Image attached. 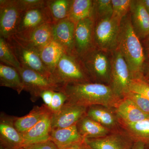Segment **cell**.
<instances>
[{
	"instance_id": "cell-1",
	"label": "cell",
	"mask_w": 149,
	"mask_h": 149,
	"mask_svg": "<svg viewBox=\"0 0 149 149\" xmlns=\"http://www.w3.org/2000/svg\"><path fill=\"white\" fill-rule=\"evenodd\" d=\"M60 91L66 95L65 103L87 108L100 105L115 109L121 99L110 85L94 82L70 83L61 87Z\"/></svg>"
},
{
	"instance_id": "cell-2",
	"label": "cell",
	"mask_w": 149,
	"mask_h": 149,
	"mask_svg": "<svg viewBox=\"0 0 149 149\" xmlns=\"http://www.w3.org/2000/svg\"><path fill=\"white\" fill-rule=\"evenodd\" d=\"M117 49L128 64L133 79L143 78L146 56L142 42L132 26L129 13L120 22Z\"/></svg>"
},
{
	"instance_id": "cell-3",
	"label": "cell",
	"mask_w": 149,
	"mask_h": 149,
	"mask_svg": "<svg viewBox=\"0 0 149 149\" xmlns=\"http://www.w3.org/2000/svg\"><path fill=\"white\" fill-rule=\"evenodd\" d=\"M51 80L60 88L70 83L92 82L82 59L65 52L51 74Z\"/></svg>"
},
{
	"instance_id": "cell-4",
	"label": "cell",
	"mask_w": 149,
	"mask_h": 149,
	"mask_svg": "<svg viewBox=\"0 0 149 149\" xmlns=\"http://www.w3.org/2000/svg\"><path fill=\"white\" fill-rule=\"evenodd\" d=\"M80 58L92 82L109 85L112 52L95 47Z\"/></svg>"
},
{
	"instance_id": "cell-5",
	"label": "cell",
	"mask_w": 149,
	"mask_h": 149,
	"mask_svg": "<svg viewBox=\"0 0 149 149\" xmlns=\"http://www.w3.org/2000/svg\"><path fill=\"white\" fill-rule=\"evenodd\" d=\"M121 22L113 17L94 19L95 47L112 52L117 49Z\"/></svg>"
},
{
	"instance_id": "cell-6",
	"label": "cell",
	"mask_w": 149,
	"mask_h": 149,
	"mask_svg": "<svg viewBox=\"0 0 149 149\" xmlns=\"http://www.w3.org/2000/svg\"><path fill=\"white\" fill-rule=\"evenodd\" d=\"M133 80L128 65L118 50L112 52V63L110 86L116 95L120 99L130 93Z\"/></svg>"
},
{
	"instance_id": "cell-7",
	"label": "cell",
	"mask_w": 149,
	"mask_h": 149,
	"mask_svg": "<svg viewBox=\"0 0 149 149\" xmlns=\"http://www.w3.org/2000/svg\"><path fill=\"white\" fill-rule=\"evenodd\" d=\"M6 40L21 66L35 70L51 80L50 72L43 64L37 51L22 42L14 35Z\"/></svg>"
},
{
	"instance_id": "cell-8",
	"label": "cell",
	"mask_w": 149,
	"mask_h": 149,
	"mask_svg": "<svg viewBox=\"0 0 149 149\" xmlns=\"http://www.w3.org/2000/svg\"><path fill=\"white\" fill-rule=\"evenodd\" d=\"M20 74L24 91L30 94L31 100L35 102L40 97L41 93L46 90L60 91V88L50 79L35 70L21 66L17 69Z\"/></svg>"
},
{
	"instance_id": "cell-9",
	"label": "cell",
	"mask_w": 149,
	"mask_h": 149,
	"mask_svg": "<svg viewBox=\"0 0 149 149\" xmlns=\"http://www.w3.org/2000/svg\"><path fill=\"white\" fill-rule=\"evenodd\" d=\"M22 13L17 0L0 1V37L7 40L16 34Z\"/></svg>"
},
{
	"instance_id": "cell-10",
	"label": "cell",
	"mask_w": 149,
	"mask_h": 149,
	"mask_svg": "<svg viewBox=\"0 0 149 149\" xmlns=\"http://www.w3.org/2000/svg\"><path fill=\"white\" fill-rule=\"evenodd\" d=\"M14 35L22 42L39 53L54 40L53 23H45Z\"/></svg>"
},
{
	"instance_id": "cell-11",
	"label": "cell",
	"mask_w": 149,
	"mask_h": 149,
	"mask_svg": "<svg viewBox=\"0 0 149 149\" xmlns=\"http://www.w3.org/2000/svg\"><path fill=\"white\" fill-rule=\"evenodd\" d=\"M94 19L88 17L75 23L74 48L80 57L95 48L94 42Z\"/></svg>"
},
{
	"instance_id": "cell-12",
	"label": "cell",
	"mask_w": 149,
	"mask_h": 149,
	"mask_svg": "<svg viewBox=\"0 0 149 149\" xmlns=\"http://www.w3.org/2000/svg\"><path fill=\"white\" fill-rule=\"evenodd\" d=\"M15 118L3 113L1 115L0 146L5 149H22L25 146L22 135L15 126Z\"/></svg>"
},
{
	"instance_id": "cell-13",
	"label": "cell",
	"mask_w": 149,
	"mask_h": 149,
	"mask_svg": "<svg viewBox=\"0 0 149 149\" xmlns=\"http://www.w3.org/2000/svg\"><path fill=\"white\" fill-rule=\"evenodd\" d=\"M85 140L94 149H131L134 143L125 131L116 130L104 137Z\"/></svg>"
},
{
	"instance_id": "cell-14",
	"label": "cell",
	"mask_w": 149,
	"mask_h": 149,
	"mask_svg": "<svg viewBox=\"0 0 149 149\" xmlns=\"http://www.w3.org/2000/svg\"><path fill=\"white\" fill-rule=\"evenodd\" d=\"M87 109L86 107L65 103L59 111L52 113V129L66 128L76 125L86 115Z\"/></svg>"
},
{
	"instance_id": "cell-15",
	"label": "cell",
	"mask_w": 149,
	"mask_h": 149,
	"mask_svg": "<svg viewBox=\"0 0 149 149\" xmlns=\"http://www.w3.org/2000/svg\"><path fill=\"white\" fill-rule=\"evenodd\" d=\"M47 23L53 24L46 2L45 5L42 7L22 12L16 33Z\"/></svg>"
},
{
	"instance_id": "cell-16",
	"label": "cell",
	"mask_w": 149,
	"mask_h": 149,
	"mask_svg": "<svg viewBox=\"0 0 149 149\" xmlns=\"http://www.w3.org/2000/svg\"><path fill=\"white\" fill-rule=\"evenodd\" d=\"M75 23L67 18L53 24L54 40L59 43L65 52L75 54L74 34Z\"/></svg>"
},
{
	"instance_id": "cell-17",
	"label": "cell",
	"mask_w": 149,
	"mask_h": 149,
	"mask_svg": "<svg viewBox=\"0 0 149 149\" xmlns=\"http://www.w3.org/2000/svg\"><path fill=\"white\" fill-rule=\"evenodd\" d=\"M129 14L133 29L142 41L149 35V13L142 0H132Z\"/></svg>"
},
{
	"instance_id": "cell-18",
	"label": "cell",
	"mask_w": 149,
	"mask_h": 149,
	"mask_svg": "<svg viewBox=\"0 0 149 149\" xmlns=\"http://www.w3.org/2000/svg\"><path fill=\"white\" fill-rule=\"evenodd\" d=\"M114 109L119 122L133 123L149 118V115L142 111L128 98L121 99Z\"/></svg>"
},
{
	"instance_id": "cell-19",
	"label": "cell",
	"mask_w": 149,
	"mask_h": 149,
	"mask_svg": "<svg viewBox=\"0 0 149 149\" xmlns=\"http://www.w3.org/2000/svg\"><path fill=\"white\" fill-rule=\"evenodd\" d=\"M52 113L48 114L31 129L21 133L24 139L25 146L50 140Z\"/></svg>"
},
{
	"instance_id": "cell-20",
	"label": "cell",
	"mask_w": 149,
	"mask_h": 149,
	"mask_svg": "<svg viewBox=\"0 0 149 149\" xmlns=\"http://www.w3.org/2000/svg\"><path fill=\"white\" fill-rule=\"evenodd\" d=\"M86 116L111 131L116 130L119 125L118 118L115 112L107 107L100 105L89 107Z\"/></svg>"
},
{
	"instance_id": "cell-21",
	"label": "cell",
	"mask_w": 149,
	"mask_h": 149,
	"mask_svg": "<svg viewBox=\"0 0 149 149\" xmlns=\"http://www.w3.org/2000/svg\"><path fill=\"white\" fill-rule=\"evenodd\" d=\"M51 113L52 112L45 104L40 107H34L26 115L15 118V126L20 133H25Z\"/></svg>"
},
{
	"instance_id": "cell-22",
	"label": "cell",
	"mask_w": 149,
	"mask_h": 149,
	"mask_svg": "<svg viewBox=\"0 0 149 149\" xmlns=\"http://www.w3.org/2000/svg\"><path fill=\"white\" fill-rule=\"evenodd\" d=\"M80 135L76 125L61 129H52L50 140L54 142L59 149L84 141Z\"/></svg>"
},
{
	"instance_id": "cell-23",
	"label": "cell",
	"mask_w": 149,
	"mask_h": 149,
	"mask_svg": "<svg viewBox=\"0 0 149 149\" xmlns=\"http://www.w3.org/2000/svg\"><path fill=\"white\" fill-rule=\"evenodd\" d=\"M119 123L134 143H142L146 149H149V118L135 123Z\"/></svg>"
},
{
	"instance_id": "cell-24",
	"label": "cell",
	"mask_w": 149,
	"mask_h": 149,
	"mask_svg": "<svg viewBox=\"0 0 149 149\" xmlns=\"http://www.w3.org/2000/svg\"><path fill=\"white\" fill-rule=\"evenodd\" d=\"M65 52L64 48L54 40L39 52L41 60L51 74Z\"/></svg>"
},
{
	"instance_id": "cell-25",
	"label": "cell",
	"mask_w": 149,
	"mask_h": 149,
	"mask_svg": "<svg viewBox=\"0 0 149 149\" xmlns=\"http://www.w3.org/2000/svg\"><path fill=\"white\" fill-rule=\"evenodd\" d=\"M76 126L80 135L84 139L104 137L111 131L86 115L77 122Z\"/></svg>"
},
{
	"instance_id": "cell-26",
	"label": "cell",
	"mask_w": 149,
	"mask_h": 149,
	"mask_svg": "<svg viewBox=\"0 0 149 149\" xmlns=\"http://www.w3.org/2000/svg\"><path fill=\"white\" fill-rule=\"evenodd\" d=\"M0 86L11 88L18 94L24 91V86L18 70L1 63H0Z\"/></svg>"
},
{
	"instance_id": "cell-27",
	"label": "cell",
	"mask_w": 149,
	"mask_h": 149,
	"mask_svg": "<svg viewBox=\"0 0 149 149\" xmlns=\"http://www.w3.org/2000/svg\"><path fill=\"white\" fill-rule=\"evenodd\" d=\"M93 0H71L68 19L76 23L88 17H93Z\"/></svg>"
},
{
	"instance_id": "cell-28",
	"label": "cell",
	"mask_w": 149,
	"mask_h": 149,
	"mask_svg": "<svg viewBox=\"0 0 149 149\" xmlns=\"http://www.w3.org/2000/svg\"><path fill=\"white\" fill-rule=\"evenodd\" d=\"M71 2V0H47L53 24L68 18Z\"/></svg>"
},
{
	"instance_id": "cell-29",
	"label": "cell",
	"mask_w": 149,
	"mask_h": 149,
	"mask_svg": "<svg viewBox=\"0 0 149 149\" xmlns=\"http://www.w3.org/2000/svg\"><path fill=\"white\" fill-rule=\"evenodd\" d=\"M1 63L18 69L21 65L6 40L0 37Z\"/></svg>"
},
{
	"instance_id": "cell-30",
	"label": "cell",
	"mask_w": 149,
	"mask_h": 149,
	"mask_svg": "<svg viewBox=\"0 0 149 149\" xmlns=\"http://www.w3.org/2000/svg\"><path fill=\"white\" fill-rule=\"evenodd\" d=\"M111 0H95L94 1V19L111 17L113 15Z\"/></svg>"
},
{
	"instance_id": "cell-31",
	"label": "cell",
	"mask_w": 149,
	"mask_h": 149,
	"mask_svg": "<svg viewBox=\"0 0 149 149\" xmlns=\"http://www.w3.org/2000/svg\"><path fill=\"white\" fill-rule=\"evenodd\" d=\"M132 0H111L113 17L121 21L130 12Z\"/></svg>"
},
{
	"instance_id": "cell-32",
	"label": "cell",
	"mask_w": 149,
	"mask_h": 149,
	"mask_svg": "<svg viewBox=\"0 0 149 149\" xmlns=\"http://www.w3.org/2000/svg\"><path fill=\"white\" fill-rule=\"evenodd\" d=\"M124 98H128L133 102L145 113L149 115V100L139 93L130 92Z\"/></svg>"
},
{
	"instance_id": "cell-33",
	"label": "cell",
	"mask_w": 149,
	"mask_h": 149,
	"mask_svg": "<svg viewBox=\"0 0 149 149\" xmlns=\"http://www.w3.org/2000/svg\"><path fill=\"white\" fill-rule=\"evenodd\" d=\"M130 89V92L141 94L149 100V84L143 78L133 79Z\"/></svg>"
},
{
	"instance_id": "cell-34",
	"label": "cell",
	"mask_w": 149,
	"mask_h": 149,
	"mask_svg": "<svg viewBox=\"0 0 149 149\" xmlns=\"http://www.w3.org/2000/svg\"><path fill=\"white\" fill-rule=\"evenodd\" d=\"M67 100L66 95L61 91H55L49 109L53 113L59 111Z\"/></svg>"
},
{
	"instance_id": "cell-35",
	"label": "cell",
	"mask_w": 149,
	"mask_h": 149,
	"mask_svg": "<svg viewBox=\"0 0 149 149\" xmlns=\"http://www.w3.org/2000/svg\"><path fill=\"white\" fill-rule=\"evenodd\" d=\"M46 2L45 0H17L22 12L42 7L45 5Z\"/></svg>"
},
{
	"instance_id": "cell-36",
	"label": "cell",
	"mask_w": 149,
	"mask_h": 149,
	"mask_svg": "<svg viewBox=\"0 0 149 149\" xmlns=\"http://www.w3.org/2000/svg\"><path fill=\"white\" fill-rule=\"evenodd\" d=\"M22 149H59L55 144L51 140L29 144Z\"/></svg>"
},
{
	"instance_id": "cell-37",
	"label": "cell",
	"mask_w": 149,
	"mask_h": 149,
	"mask_svg": "<svg viewBox=\"0 0 149 149\" xmlns=\"http://www.w3.org/2000/svg\"><path fill=\"white\" fill-rule=\"evenodd\" d=\"M54 92V91L52 90H46L43 91L42 93H41L40 97L42 99L45 104L49 108L50 107Z\"/></svg>"
},
{
	"instance_id": "cell-38",
	"label": "cell",
	"mask_w": 149,
	"mask_h": 149,
	"mask_svg": "<svg viewBox=\"0 0 149 149\" xmlns=\"http://www.w3.org/2000/svg\"><path fill=\"white\" fill-rule=\"evenodd\" d=\"M143 78L149 79V56L146 57V60L144 63L143 70Z\"/></svg>"
},
{
	"instance_id": "cell-39",
	"label": "cell",
	"mask_w": 149,
	"mask_h": 149,
	"mask_svg": "<svg viewBox=\"0 0 149 149\" xmlns=\"http://www.w3.org/2000/svg\"><path fill=\"white\" fill-rule=\"evenodd\" d=\"M87 144L85 143V140L70 145L63 149H86Z\"/></svg>"
},
{
	"instance_id": "cell-40",
	"label": "cell",
	"mask_w": 149,
	"mask_h": 149,
	"mask_svg": "<svg viewBox=\"0 0 149 149\" xmlns=\"http://www.w3.org/2000/svg\"><path fill=\"white\" fill-rule=\"evenodd\" d=\"M141 42L143 47L146 57L149 56V35Z\"/></svg>"
},
{
	"instance_id": "cell-41",
	"label": "cell",
	"mask_w": 149,
	"mask_h": 149,
	"mask_svg": "<svg viewBox=\"0 0 149 149\" xmlns=\"http://www.w3.org/2000/svg\"><path fill=\"white\" fill-rule=\"evenodd\" d=\"M131 149H146V148H145V145L143 144L140 142H136L134 143Z\"/></svg>"
},
{
	"instance_id": "cell-42",
	"label": "cell",
	"mask_w": 149,
	"mask_h": 149,
	"mask_svg": "<svg viewBox=\"0 0 149 149\" xmlns=\"http://www.w3.org/2000/svg\"><path fill=\"white\" fill-rule=\"evenodd\" d=\"M144 7L149 13V0H142Z\"/></svg>"
},
{
	"instance_id": "cell-43",
	"label": "cell",
	"mask_w": 149,
	"mask_h": 149,
	"mask_svg": "<svg viewBox=\"0 0 149 149\" xmlns=\"http://www.w3.org/2000/svg\"><path fill=\"white\" fill-rule=\"evenodd\" d=\"M86 149H94L93 148H91L90 146H88V145H87V148H86Z\"/></svg>"
},
{
	"instance_id": "cell-44",
	"label": "cell",
	"mask_w": 149,
	"mask_h": 149,
	"mask_svg": "<svg viewBox=\"0 0 149 149\" xmlns=\"http://www.w3.org/2000/svg\"><path fill=\"white\" fill-rule=\"evenodd\" d=\"M144 80H146V82H147V83H148V84H149V79H146V80H145V79H144Z\"/></svg>"
},
{
	"instance_id": "cell-45",
	"label": "cell",
	"mask_w": 149,
	"mask_h": 149,
	"mask_svg": "<svg viewBox=\"0 0 149 149\" xmlns=\"http://www.w3.org/2000/svg\"><path fill=\"white\" fill-rule=\"evenodd\" d=\"M0 149H5L3 147L1 146H0Z\"/></svg>"
},
{
	"instance_id": "cell-46",
	"label": "cell",
	"mask_w": 149,
	"mask_h": 149,
	"mask_svg": "<svg viewBox=\"0 0 149 149\" xmlns=\"http://www.w3.org/2000/svg\"></svg>"
}]
</instances>
